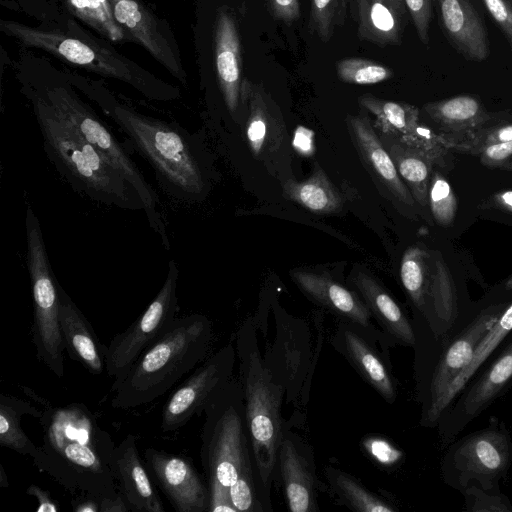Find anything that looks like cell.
I'll list each match as a JSON object with an SVG mask.
<instances>
[{
	"mask_svg": "<svg viewBox=\"0 0 512 512\" xmlns=\"http://www.w3.org/2000/svg\"><path fill=\"white\" fill-rule=\"evenodd\" d=\"M43 442L31 456L34 466L70 491L98 499L114 498L115 443L82 403L46 407L38 419Z\"/></svg>",
	"mask_w": 512,
	"mask_h": 512,
	"instance_id": "6da1fadb",
	"label": "cell"
},
{
	"mask_svg": "<svg viewBox=\"0 0 512 512\" xmlns=\"http://www.w3.org/2000/svg\"><path fill=\"white\" fill-rule=\"evenodd\" d=\"M95 100L152 166L167 194L184 202L199 201L205 196L208 174L201 148L186 129L142 114L110 95L100 94Z\"/></svg>",
	"mask_w": 512,
	"mask_h": 512,
	"instance_id": "7a4b0ae2",
	"label": "cell"
},
{
	"mask_svg": "<svg viewBox=\"0 0 512 512\" xmlns=\"http://www.w3.org/2000/svg\"><path fill=\"white\" fill-rule=\"evenodd\" d=\"M212 336V323L206 316L177 317L111 388L112 407L134 409L165 395L208 357Z\"/></svg>",
	"mask_w": 512,
	"mask_h": 512,
	"instance_id": "3957f363",
	"label": "cell"
},
{
	"mask_svg": "<svg viewBox=\"0 0 512 512\" xmlns=\"http://www.w3.org/2000/svg\"><path fill=\"white\" fill-rule=\"evenodd\" d=\"M29 99L46 155L75 191L105 205L144 211L136 191L95 147L33 91L29 92Z\"/></svg>",
	"mask_w": 512,
	"mask_h": 512,
	"instance_id": "277c9868",
	"label": "cell"
},
{
	"mask_svg": "<svg viewBox=\"0 0 512 512\" xmlns=\"http://www.w3.org/2000/svg\"><path fill=\"white\" fill-rule=\"evenodd\" d=\"M203 412L200 457L209 490L208 511L237 512L229 488L243 471L254 467L241 383L231 379Z\"/></svg>",
	"mask_w": 512,
	"mask_h": 512,
	"instance_id": "5b68a950",
	"label": "cell"
},
{
	"mask_svg": "<svg viewBox=\"0 0 512 512\" xmlns=\"http://www.w3.org/2000/svg\"><path fill=\"white\" fill-rule=\"evenodd\" d=\"M236 347L252 458L261 497L272 511L270 491L284 437L280 413L283 388L263 360L255 334L247 325L240 329Z\"/></svg>",
	"mask_w": 512,
	"mask_h": 512,
	"instance_id": "8992f818",
	"label": "cell"
},
{
	"mask_svg": "<svg viewBox=\"0 0 512 512\" xmlns=\"http://www.w3.org/2000/svg\"><path fill=\"white\" fill-rule=\"evenodd\" d=\"M0 27L25 47L44 50L93 73L125 82L149 99L170 101L180 96L176 87L156 78L103 41L10 20H2Z\"/></svg>",
	"mask_w": 512,
	"mask_h": 512,
	"instance_id": "52a82bcc",
	"label": "cell"
},
{
	"mask_svg": "<svg viewBox=\"0 0 512 512\" xmlns=\"http://www.w3.org/2000/svg\"><path fill=\"white\" fill-rule=\"evenodd\" d=\"M31 91L43 99L63 122L95 147L126 179L140 197L150 227L158 234L164 248L169 250L167 227L158 207V196L109 127L68 85L49 84Z\"/></svg>",
	"mask_w": 512,
	"mask_h": 512,
	"instance_id": "ba28073f",
	"label": "cell"
},
{
	"mask_svg": "<svg viewBox=\"0 0 512 512\" xmlns=\"http://www.w3.org/2000/svg\"><path fill=\"white\" fill-rule=\"evenodd\" d=\"M511 301L495 299L468 311L450 335L426 357L421 426L437 427L439 405L448 387L469 363L480 341Z\"/></svg>",
	"mask_w": 512,
	"mask_h": 512,
	"instance_id": "9c48e42d",
	"label": "cell"
},
{
	"mask_svg": "<svg viewBox=\"0 0 512 512\" xmlns=\"http://www.w3.org/2000/svg\"><path fill=\"white\" fill-rule=\"evenodd\" d=\"M440 462L443 482L462 493L470 484L499 493L512 465V437L506 424L491 417L488 425L452 441Z\"/></svg>",
	"mask_w": 512,
	"mask_h": 512,
	"instance_id": "30bf717a",
	"label": "cell"
},
{
	"mask_svg": "<svg viewBox=\"0 0 512 512\" xmlns=\"http://www.w3.org/2000/svg\"><path fill=\"white\" fill-rule=\"evenodd\" d=\"M25 228L33 300L32 341L37 359L61 379L65 373V346L59 322V283L51 269L40 221L30 206Z\"/></svg>",
	"mask_w": 512,
	"mask_h": 512,
	"instance_id": "8fae6325",
	"label": "cell"
},
{
	"mask_svg": "<svg viewBox=\"0 0 512 512\" xmlns=\"http://www.w3.org/2000/svg\"><path fill=\"white\" fill-rule=\"evenodd\" d=\"M179 269L174 260L168 264L166 279L146 310L106 347V373L113 378L112 388L120 383L142 352L163 334L179 312L177 284Z\"/></svg>",
	"mask_w": 512,
	"mask_h": 512,
	"instance_id": "7c38bea8",
	"label": "cell"
},
{
	"mask_svg": "<svg viewBox=\"0 0 512 512\" xmlns=\"http://www.w3.org/2000/svg\"><path fill=\"white\" fill-rule=\"evenodd\" d=\"M512 388V332L497 354L468 381L441 415L437 428L446 448L473 420Z\"/></svg>",
	"mask_w": 512,
	"mask_h": 512,
	"instance_id": "4fadbf2b",
	"label": "cell"
},
{
	"mask_svg": "<svg viewBox=\"0 0 512 512\" xmlns=\"http://www.w3.org/2000/svg\"><path fill=\"white\" fill-rule=\"evenodd\" d=\"M237 352L231 343L199 364L165 402L160 428L173 432L204 411L211 399L232 379Z\"/></svg>",
	"mask_w": 512,
	"mask_h": 512,
	"instance_id": "5bb4252c",
	"label": "cell"
},
{
	"mask_svg": "<svg viewBox=\"0 0 512 512\" xmlns=\"http://www.w3.org/2000/svg\"><path fill=\"white\" fill-rule=\"evenodd\" d=\"M113 16L128 40L142 45L168 72L186 83L179 49L167 23L141 0H109Z\"/></svg>",
	"mask_w": 512,
	"mask_h": 512,
	"instance_id": "9a60e30c",
	"label": "cell"
},
{
	"mask_svg": "<svg viewBox=\"0 0 512 512\" xmlns=\"http://www.w3.org/2000/svg\"><path fill=\"white\" fill-rule=\"evenodd\" d=\"M145 466L152 481L177 512H204L209 507V490L192 460L149 447L144 452Z\"/></svg>",
	"mask_w": 512,
	"mask_h": 512,
	"instance_id": "2e32d148",
	"label": "cell"
},
{
	"mask_svg": "<svg viewBox=\"0 0 512 512\" xmlns=\"http://www.w3.org/2000/svg\"><path fill=\"white\" fill-rule=\"evenodd\" d=\"M112 469L129 510L164 512L163 502L154 482L143 464L137 446V437L129 434L115 446Z\"/></svg>",
	"mask_w": 512,
	"mask_h": 512,
	"instance_id": "e0dca14e",
	"label": "cell"
},
{
	"mask_svg": "<svg viewBox=\"0 0 512 512\" xmlns=\"http://www.w3.org/2000/svg\"><path fill=\"white\" fill-rule=\"evenodd\" d=\"M291 277L301 291L316 304L326 308L354 327L374 332L373 316L354 291L341 285L330 276L305 270H294Z\"/></svg>",
	"mask_w": 512,
	"mask_h": 512,
	"instance_id": "ac0fdd59",
	"label": "cell"
},
{
	"mask_svg": "<svg viewBox=\"0 0 512 512\" xmlns=\"http://www.w3.org/2000/svg\"><path fill=\"white\" fill-rule=\"evenodd\" d=\"M214 54L219 88L228 111L234 114L242 101L241 44L235 18L224 8L216 16Z\"/></svg>",
	"mask_w": 512,
	"mask_h": 512,
	"instance_id": "d6986e66",
	"label": "cell"
},
{
	"mask_svg": "<svg viewBox=\"0 0 512 512\" xmlns=\"http://www.w3.org/2000/svg\"><path fill=\"white\" fill-rule=\"evenodd\" d=\"M441 26L451 44L467 59L485 60L489 43L483 19L471 0H436Z\"/></svg>",
	"mask_w": 512,
	"mask_h": 512,
	"instance_id": "ffe728a7",
	"label": "cell"
},
{
	"mask_svg": "<svg viewBox=\"0 0 512 512\" xmlns=\"http://www.w3.org/2000/svg\"><path fill=\"white\" fill-rule=\"evenodd\" d=\"M59 322L65 350L90 373L106 371V347L100 343L90 322L59 285Z\"/></svg>",
	"mask_w": 512,
	"mask_h": 512,
	"instance_id": "44dd1931",
	"label": "cell"
},
{
	"mask_svg": "<svg viewBox=\"0 0 512 512\" xmlns=\"http://www.w3.org/2000/svg\"><path fill=\"white\" fill-rule=\"evenodd\" d=\"M347 125L364 163L375 177L401 202L413 205L415 199L402 181L396 166L367 116L349 115Z\"/></svg>",
	"mask_w": 512,
	"mask_h": 512,
	"instance_id": "7402d4cb",
	"label": "cell"
},
{
	"mask_svg": "<svg viewBox=\"0 0 512 512\" xmlns=\"http://www.w3.org/2000/svg\"><path fill=\"white\" fill-rule=\"evenodd\" d=\"M242 100L248 106L245 138L251 152L261 156L276 149L283 137V124L275 104L261 85L244 79Z\"/></svg>",
	"mask_w": 512,
	"mask_h": 512,
	"instance_id": "603a6c76",
	"label": "cell"
},
{
	"mask_svg": "<svg viewBox=\"0 0 512 512\" xmlns=\"http://www.w3.org/2000/svg\"><path fill=\"white\" fill-rule=\"evenodd\" d=\"M277 471L291 512L319 511L314 474L291 437L282 439Z\"/></svg>",
	"mask_w": 512,
	"mask_h": 512,
	"instance_id": "cb8c5ba5",
	"label": "cell"
},
{
	"mask_svg": "<svg viewBox=\"0 0 512 512\" xmlns=\"http://www.w3.org/2000/svg\"><path fill=\"white\" fill-rule=\"evenodd\" d=\"M353 283L385 334L397 344L415 347L417 339L414 324L382 285L364 271L355 274Z\"/></svg>",
	"mask_w": 512,
	"mask_h": 512,
	"instance_id": "d4e9b609",
	"label": "cell"
},
{
	"mask_svg": "<svg viewBox=\"0 0 512 512\" xmlns=\"http://www.w3.org/2000/svg\"><path fill=\"white\" fill-rule=\"evenodd\" d=\"M337 345L365 382L386 402L393 403L397 389L388 368L377 351L353 328V325L340 324Z\"/></svg>",
	"mask_w": 512,
	"mask_h": 512,
	"instance_id": "484cf974",
	"label": "cell"
},
{
	"mask_svg": "<svg viewBox=\"0 0 512 512\" xmlns=\"http://www.w3.org/2000/svg\"><path fill=\"white\" fill-rule=\"evenodd\" d=\"M424 110L442 128L447 141L471 135L488 126L491 119L481 101L470 95L430 102Z\"/></svg>",
	"mask_w": 512,
	"mask_h": 512,
	"instance_id": "4316f807",
	"label": "cell"
},
{
	"mask_svg": "<svg viewBox=\"0 0 512 512\" xmlns=\"http://www.w3.org/2000/svg\"><path fill=\"white\" fill-rule=\"evenodd\" d=\"M358 36L377 45H398L405 13L389 0H357Z\"/></svg>",
	"mask_w": 512,
	"mask_h": 512,
	"instance_id": "83f0119b",
	"label": "cell"
},
{
	"mask_svg": "<svg viewBox=\"0 0 512 512\" xmlns=\"http://www.w3.org/2000/svg\"><path fill=\"white\" fill-rule=\"evenodd\" d=\"M512 332V301L500 314L491 329L480 341L469 363L454 378L443 396L439 409V419L451 405L468 381L483 367L491 356L499 349Z\"/></svg>",
	"mask_w": 512,
	"mask_h": 512,
	"instance_id": "f1b7e54d",
	"label": "cell"
},
{
	"mask_svg": "<svg viewBox=\"0 0 512 512\" xmlns=\"http://www.w3.org/2000/svg\"><path fill=\"white\" fill-rule=\"evenodd\" d=\"M283 190L285 197L313 213H335L344 205L342 194L319 167L304 181H288Z\"/></svg>",
	"mask_w": 512,
	"mask_h": 512,
	"instance_id": "f546056e",
	"label": "cell"
},
{
	"mask_svg": "<svg viewBox=\"0 0 512 512\" xmlns=\"http://www.w3.org/2000/svg\"><path fill=\"white\" fill-rule=\"evenodd\" d=\"M390 144L388 152L398 174L404 180L415 201L421 206L428 205V190L434 162L420 150L398 140Z\"/></svg>",
	"mask_w": 512,
	"mask_h": 512,
	"instance_id": "4dcf8cb0",
	"label": "cell"
},
{
	"mask_svg": "<svg viewBox=\"0 0 512 512\" xmlns=\"http://www.w3.org/2000/svg\"><path fill=\"white\" fill-rule=\"evenodd\" d=\"M358 102L375 117V127L392 139H402L419 123V110L413 105L370 94L360 96Z\"/></svg>",
	"mask_w": 512,
	"mask_h": 512,
	"instance_id": "1f68e13d",
	"label": "cell"
},
{
	"mask_svg": "<svg viewBox=\"0 0 512 512\" xmlns=\"http://www.w3.org/2000/svg\"><path fill=\"white\" fill-rule=\"evenodd\" d=\"M431 273V257L427 251L418 247H409L401 260L400 279L415 308L421 326L428 316V288Z\"/></svg>",
	"mask_w": 512,
	"mask_h": 512,
	"instance_id": "d6a6232c",
	"label": "cell"
},
{
	"mask_svg": "<svg viewBox=\"0 0 512 512\" xmlns=\"http://www.w3.org/2000/svg\"><path fill=\"white\" fill-rule=\"evenodd\" d=\"M42 410L33 407L29 402L10 396L0 395V445L21 455L30 457L37 446L21 428L20 420L28 414L39 419Z\"/></svg>",
	"mask_w": 512,
	"mask_h": 512,
	"instance_id": "836d02e7",
	"label": "cell"
},
{
	"mask_svg": "<svg viewBox=\"0 0 512 512\" xmlns=\"http://www.w3.org/2000/svg\"><path fill=\"white\" fill-rule=\"evenodd\" d=\"M326 476L334 493L342 503L354 511L360 512H395L392 503L369 491L350 474L328 467Z\"/></svg>",
	"mask_w": 512,
	"mask_h": 512,
	"instance_id": "e575fe53",
	"label": "cell"
},
{
	"mask_svg": "<svg viewBox=\"0 0 512 512\" xmlns=\"http://www.w3.org/2000/svg\"><path fill=\"white\" fill-rule=\"evenodd\" d=\"M70 11L103 36L114 42L127 39L116 22L109 0H66Z\"/></svg>",
	"mask_w": 512,
	"mask_h": 512,
	"instance_id": "d590c367",
	"label": "cell"
},
{
	"mask_svg": "<svg viewBox=\"0 0 512 512\" xmlns=\"http://www.w3.org/2000/svg\"><path fill=\"white\" fill-rule=\"evenodd\" d=\"M338 78L349 84L371 85L390 79L393 71L382 63L360 57L344 58L336 63Z\"/></svg>",
	"mask_w": 512,
	"mask_h": 512,
	"instance_id": "8d00e7d4",
	"label": "cell"
},
{
	"mask_svg": "<svg viewBox=\"0 0 512 512\" xmlns=\"http://www.w3.org/2000/svg\"><path fill=\"white\" fill-rule=\"evenodd\" d=\"M428 205L434 220L441 226H450L457 213L456 195L447 181L439 172L434 171L428 190Z\"/></svg>",
	"mask_w": 512,
	"mask_h": 512,
	"instance_id": "74e56055",
	"label": "cell"
},
{
	"mask_svg": "<svg viewBox=\"0 0 512 512\" xmlns=\"http://www.w3.org/2000/svg\"><path fill=\"white\" fill-rule=\"evenodd\" d=\"M410 147L416 148L427 155L435 165L448 169L450 147L442 134L435 133L428 126L418 123L411 133L398 140Z\"/></svg>",
	"mask_w": 512,
	"mask_h": 512,
	"instance_id": "f35d334b",
	"label": "cell"
},
{
	"mask_svg": "<svg viewBox=\"0 0 512 512\" xmlns=\"http://www.w3.org/2000/svg\"><path fill=\"white\" fill-rule=\"evenodd\" d=\"M509 141H512V124L486 126L463 138L453 141L446 140L451 150L473 155H477L487 146Z\"/></svg>",
	"mask_w": 512,
	"mask_h": 512,
	"instance_id": "ab89813d",
	"label": "cell"
},
{
	"mask_svg": "<svg viewBox=\"0 0 512 512\" xmlns=\"http://www.w3.org/2000/svg\"><path fill=\"white\" fill-rule=\"evenodd\" d=\"M344 11V0H311L310 23L318 37L327 42L339 25Z\"/></svg>",
	"mask_w": 512,
	"mask_h": 512,
	"instance_id": "60d3db41",
	"label": "cell"
},
{
	"mask_svg": "<svg viewBox=\"0 0 512 512\" xmlns=\"http://www.w3.org/2000/svg\"><path fill=\"white\" fill-rule=\"evenodd\" d=\"M461 494L467 512H512V503L501 492H488L478 485L470 484Z\"/></svg>",
	"mask_w": 512,
	"mask_h": 512,
	"instance_id": "b9f144b4",
	"label": "cell"
},
{
	"mask_svg": "<svg viewBox=\"0 0 512 512\" xmlns=\"http://www.w3.org/2000/svg\"><path fill=\"white\" fill-rule=\"evenodd\" d=\"M362 443L372 460L384 467H394L404 459L403 451L384 438L373 436Z\"/></svg>",
	"mask_w": 512,
	"mask_h": 512,
	"instance_id": "7bdbcfd3",
	"label": "cell"
},
{
	"mask_svg": "<svg viewBox=\"0 0 512 512\" xmlns=\"http://www.w3.org/2000/svg\"><path fill=\"white\" fill-rule=\"evenodd\" d=\"M408 13L412 18L414 27L420 41L427 44L429 41V27L433 16L436 0H405Z\"/></svg>",
	"mask_w": 512,
	"mask_h": 512,
	"instance_id": "ee69618b",
	"label": "cell"
},
{
	"mask_svg": "<svg viewBox=\"0 0 512 512\" xmlns=\"http://www.w3.org/2000/svg\"><path fill=\"white\" fill-rule=\"evenodd\" d=\"M477 155L485 166L512 171V141L487 146Z\"/></svg>",
	"mask_w": 512,
	"mask_h": 512,
	"instance_id": "f6af8a7d",
	"label": "cell"
},
{
	"mask_svg": "<svg viewBox=\"0 0 512 512\" xmlns=\"http://www.w3.org/2000/svg\"><path fill=\"white\" fill-rule=\"evenodd\" d=\"M483 3L505 34L512 49V0H483Z\"/></svg>",
	"mask_w": 512,
	"mask_h": 512,
	"instance_id": "bcb514c9",
	"label": "cell"
},
{
	"mask_svg": "<svg viewBox=\"0 0 512 512\" xmlns=\"http://www.w3.org/2000/svg\"><path fill=\"white\" fill-rule=\"evenodd\" d=\"M267 3L276 20L292 23L300 17L299 0H267Z\"/></svg>",
	"mask_w": 512,
	"mask_h": 512,
	"instance_id": "7dc6e473",
	"label": "cell"
},
{
	"mask_svg": "<svg viewBox=\"0 0 512 512\" xmlns=\"http://www.w3.org/2000/svg\"><path fill=\"white\" fill-rule=\"evenodd\" d=\"M26 493L36 498L38 502L37 512H58V504L51 498L50 493L43 488L31 484Z\"/></svg>",
	"mask_w": 512,
	"mask_h": 512,
	"instance_id": "c3c4849f",
	"label": "cell"
},
{
	"mask_svg": "<svg viewBox=\"0 0 512 512\" xmlns=\"http://www.w3.org/2000/svg\"><path fill=\"white\" fill-rule=\"evenodd\" d=\"M313 133L304 127H298L294 134L293 146L299 153L310 154L313 151Z\"/></svg>",
	"mask_w": 512,
	"mask_h": 512,
	"instance_id": "681fc988",
	"label": "cell"
},
{
	"mask_svg": "<svg viewBox=\"0 0 512 512\" xmlns=\"http://www.w3.org/2000/svg\"><path fill=\"white\" fill-rule=\"evenodd\" d=\"M127 510L129 507L120 493L114 498L100 500V512H125Z\"/></svg>",
	"mask_w": 512,
	"mask_h": 512,
	"instance_id": "f907efd6",
	"label": "cell"
},
{
	"mask_svg": "<svg viewBox=\"0 0 512 512\" xmlns=\"http://www.w3.org/2000/svg\"><path fill=\"white\" fill-rule=\"evenodd\" d=\"M75 512H100V501L96 498L85 496L73 503Z\"/></svg>",
	"mask_w": 512,
	"mask_h": 512,
	"instance_id": "816d5d0a",
	"label": "cell"
},
{
	"mask_svg": "<svg viewBox=\"0 0 512 512\" xmlns=\"http://www.w3.org/2000/svg\"><path fill=\"white\" fill-rule=\"evenodd\" d=\"M492 200L495 206L512 213V190L499 192Z\"/></svg>",
	"mask_w": 512,
	"mask_h": 512,
	"instance_id": "f5cc1de1",
	"label": "cell"
},
{
	"mask_svg": "<svg viewBox=\"0 0 512 512\" xmlns=\"http://www.w3.org/2000/svg\"><path fill=\"white\" fill-rule=\"evenodd\" d=\"M392 4H394L399 10H401L403 13H407V6L405 0H389Z\"/></svg>",
	"mask_w": 512,
	"mask_h": 512,
	"instance_id": "db71d44e",
	"label": "cell"
}]
</instances>
